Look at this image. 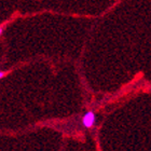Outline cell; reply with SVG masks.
<instances>
[{"label": "cell", "instance_id": "6da1fadb", "mask_svg": "<svg viewBox=\"0 0 151 151\" xmlns=\"http://www.w3.org/2000/svg\"><path fill=\"white\" fill-rule=\"evenodd\" d=\"M97 114L93 110H88L85 111L80 118V123L81 126L85 129H94L96 124H97Z\"/></svg>", "mask_w": 151, "mask_h": 151}, {"label": "cell", "instance_id": "7a4b0ae2", "mask_svg": "<svg viewBox=\"0 0 151 151\" xmlns=\"http://www.w3.org/2000/svg\"><path fill=\"white\" fill-rule=\"evenodd\" d=\"M6 76V71H3V70L0 69V80H1V79L4 78Z\"/></svg>", "mask_w": 151, "mask_h": 151}, {"label": "cell", "instance_id": "3957f363", "mask_svg": "<svg viewBox=\"0 0 151 151\" xmlns=\"http://www.w3.org/2000/svg\"><path fill=\"white\" fill-rule=\"evenodd\" d=\"M3 32H4V27H3V26H0V37L3 35Z\"/></svg>", "mask_w": 151, "mask_h": 151}]
</instances>
